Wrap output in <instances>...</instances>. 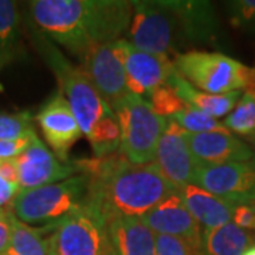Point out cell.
<instances>
[{"instance_id": "6da1fadb", "label": "cell", "mask_w": 255, "mask_h": 255, "mask_svg": "<svg viewBox=\"0 0 255 255\" xmlns=\"http://www.w3.org/2000/svg\"><path fill=\"white\" fill-rule=\"evenodd\" d=\"M88 179L85 203L108 223L117 217H143L164 199L179 193L156 163L133 164L121 152L107 157L74 160Z\"/></svg>"}, {"instance_id": "7a4b0ae2", "label": "cell", "mask_w": 255, "mask_h": 255, "mask_svg": "<svg viewBox=\"0 0 255 255\" xmlns=\"http://www.w3.org/2000/svg\"><path fill=\"white\" fill-rule=\"evenodd\" d=\"M28 10L36 31L81 60L119 40L133 14L127 0H34Z\"/></svg>"}, {"instance_id": "3957f363", "label": "cell", "mask_w": 255, "mask_h": 255, "mask_svg": "<svg viewBox=\"0 0 255 255\" xmlns=\"http://www.w3.org/2000/svg\"><path fill=\"white\" fill-rule=\"evenodd\" d=\"M34 44L54 74L60 88L58 92L68 101L82 133L88 136L94 125L114 111L102 100L82 67L68 61L51 40L34 31Z\"/></svg>"}, {"instance_id": "277c9868", "label": "cell", "mask_w": 255, "mask_h": 255, "mask_svg": "<svg viewBox=\"0 0 255 255\" xmlns=\"http://www.w3.org/2000/svg\"><path fill=\"white\" fill-rule=\"evenodd\" d=\"M88 179L80 174L64 182L18 190L11 203L16 219L24 224L53 226L85 201Z\"/></svg>"}, {"instance_id": "5b68a950", "label": "cell", "mask_w": 255, "mask_h": 255, "mask_svg": "<svg viewBox=\"0 0 255 255\" xmlns=\"http://www.w3.org/2000/svg\"><path fill=\"white\" fill-rule=\"evenodd\" d=\"M121 127L119 152L133 164L153 163L167 119L157 115L149 101L128 94L114 110Z\"/></svg>"}, {"instance_id": "8992f818", "label": "cell", "mask_w": 255, "mask_h": 255, "mask_svg": "<svg viewBox=\"0 0 255 255\" xmlns=\"http://www.w3.org/2000/svg\"><path fill=\"white\" fill-rule=\"evenodd\" d=\"M174 68L194 88L209 94L243 91L250 67L221 53L189 51L176 54Z\"/></svg>"}, {"instance_id": "52a82bcc", "label": "cell", "mask_w": 255, "mask_h": 255, "mask_svg": "<svg viewBox=\"0 0 255 255\" xmlns=\"http://www.w3.org/2000/svg\"><path fill=\"white\" fill-rule=\"evenodd\" d=\"M50 255H114L107 221L88 203H82L54 224Z\"/></svg>"}, {"instance_id": "ba28073f", "label": "cell", "mask_w": 255, "mask_h": 255, "mask_svg": "<svg viewBox=\"0 0 255 255\" xmlns=\"http://www.w3.org/2000/svg\"><path fill=\"white\" fill-rule=\"evenodd\" d=\"M130 44L150 54L173 51L180 21L170 1H132Z\"/></svg>"}, {"instance_id": "9c48e42d", "label": "cell", "mask_w": 255, "mask_h": 255, "mask_svg": "<svg viewBox=\"0 0 255 255\" xmlns=\"http://www.w3.org/2000/svg\"><path fill=\"white\" fill-rule=\"evenodd\" d=\"M114 44L125 67L128 91L130 94L137 97L150 95L159 87L167 84L177 73L167 55L140 51L122 38L117 40Z\"/></svg>"}, {"instance_id": "30bf717a", "label": "cell", "mask_w": 255, "mask_h": 255, "mask_svg": "<svg viewBox=\"0 0 255 255\" xmlns=\"http://www.w3.org/2000/svg\"><path fill=\"white\" fill-rule=\"evenodd\" d=\"M193 184L233 203L255 201V162L197 167Z\"/></svg>"}, {"instance_id": "8fae6325", "label": "cell", "mask_w": 255, "mask_h": 255, "mask_svg": "<svg viewBox=\"0 0 255 255\" xmlns=\"http://www.w3.org/2000/svg\"><path fill=\"white\" fill-rule=\"evenodd\" d=\"M36 121L53 153L63 163H68L70 150L82 135L68 101L60 92L54 94L40 108Z\"/></svg>"}, {"instance_id": "7c38bea8", "label": "cell", "mask_w": 255, "mask_h": 255, "mask_svg": "<svg viewBox=\"0 0 255 255\" xmlns=\"http://www.w3.org/2000/svg\"><path fill=\"white\" fill-rule=\"evenodd\" d=\"M156 166L177 191L193 184L197 164L187 143V132L179 124L167 119V125L156 149Z\"/></svg>"}, {"instance_id": "4fadbf2b", "label": "cell", "mask_w": 255, "mask_h": 255, "mask_svg": "<svg viewBox=\"0 0 255 255\" xmlns=\"http://www.w3.org/2000/svg\"><path fill=\"white\" fill-rule=\"evenodd\" d=\"M18 170L20 190L64 182L77 173L73 163H63L38 136L27 149L14 157Z\"/></svg>"}, {"instance_id": "5bb4252c", "label": "cell", "mask_w": 255, "mask_h": 255, "mask_svg": "<svg viewBox=\"0 0 255 255\" xmlns=\"http://www.w3.org/2000/svg\"><path fill=\"white\" fill-rule=\"evenodd\" d=\"M115 41L97 48L94 53L82 60V70L100 92L102 100L114 111L119 102L127 97V73L115 50Z\"/></svg>"}, {"instance_id": "9a60e30c", "label": "cell", "mask_w": 255, "mask_h": 255, "mask_svg": "<svg viewBox=\"0 0 255 255\" xmlns=\"http://www.w3.org/2000/svg\"><path fill=\"white\" fill-rule=\"evenodd\" d=\"M187 143L197 167L254 159L253 147L231 132L187 133Z\"/></svg>"}, {"instance_id": "2e32d148", "label": "cell", "mask_w": 255, "mask_h": 255, "mask_svg": "<svg viewBox=\"0 0 255 255\" xmlns=\"http://www.w3.org/2000/svg\"><path fill=\"white\" fill-rule=\"evenodd\" d=\"M140 219L153 233L184 238L196 246L204 247L201 226L191 216L179 193L164 199Z\"/></svg>"}, {"instance_id": "e0dca14e", "label": "cell", "mask_w": 255, "mask_h": 255, "mask_svg": "<svg viewBox=\"0 0 255 255\" xmlns=\"http://www.w3.org/2000/svg\"><path fill=\"white\" fill-rule=\"evenodd\" d=\"M114 255H155V233L140 217H117L107 223Z\"/></svg>"}, {"instance_id": "ac0fdd59", "label": "cell", "mask_w": 255, "mask_h": 255, "mask_svg": "<svg viewBox=\"0 0 255 255\" xmlns=\"http://www.w3.org/2000/svg\"><path fill=\"white\" fill-rule=\"evenodd\" d=\"M179 194L191 216L199 221L200 226H204V230L231 223L233 209L237 203L221 199L196 184L183 187L179 190Z\"/></svg>"}, {"instance_id": "d6986e66", "label": "cell", "mask_w": 255, "mask_h": 255, "mask_svg": "<svg viewBox=\"0 0 255 255\" xmlns=\"http://www.w3.org/2000/svg\"><path fill=\"white\" fill-rule=\"evenodd\" d=\"M167 84L173 87L174 91L184 101L186 105L201 111L214 119L228 117L236 108L238 101L241 100V91L228 94H209L200 91L186 81L179 73L174 74Z\"/></svg>"}, {"instance_id": "ffe728a7", "label": "cell", "mask_w": 255, "mask_h": 255, "mask_svg": "<svg viewBox=\"0 0 255 255\" xmlns=\"http://www.w3.org/2000/svg\"><path fill=\"white\" fill-rule=\"evenodd\" d=\"M182 28L197 40H206L214 36L217 30L216 13L209 1H170Z\"/></svg>"}, {"instance_id": "44dd1931", "label": "cell", "mask_w": 255, "mask_h": 255, "mask_svg": "<svg viewBox=\"0 0 255 255\" xmlns=\"http://www.w3.org/2000/svg\"><path fill=\"white\" fill-rule=\"evenodd\" d=\"M206 255H243L255 244V234L240 228L234 223L203 230Z\"/></svg>"}, {"instance_id": "7402d4cb", "label": "cell", "mask_w": 255, "mask_h": 255, "mask_svg": "<svg viewBox=\"0 0 255 255\" xmlns=\"http://www.w3.org/2000/svg\"><path fill=\"white\" fill-rule=\"evenodd\" d=\"M53 226L31 227L14 217L9 251L13 255H50Z\"/></svg>"}, {"instance_id": "603a6c76", "label": "cell", "mask_w": 255, "mask_h": 255, "mask_svg": "<svg viewBox=\"0 0 255 255\" xmlns=\"http://www.w3.org/2000/svg\"><path fill=\"white\" fill-rule=\"evenodd\" d=\"M20 38L17 1L0 0V65L9 63Z\"/></svg>"}, {"instance_id": "cb8c5ba5", "label": "cell", "mask_w": 255, "mask_h": 255, "mask_svg": "<svg viewBox=\"0 0 255 255\" xmlns=\"http://www.w3.org/2000/svg\"><path fill=\"white\" fill-rule=\"evenodd\" d=\"M87 137L95 157H107L117 153L121 149V127L115 112L100 119Z\"/></svg>"}, {"instance_id": "d4e9b609", "label": "cell", "mask_w": 255, "mask_h": 255, "mask_svg": "<svg viewBox=\"0 0 255 255\" xmlns=\"http://www.w3.org/2000/svg\"><path fill=\"white\" fill-rule=\"evenodd\" d=\"M224 127L231 133L255 140V100L244 95L238 101L233 112L224 119Z\"/></svg>"}, {"instance_id": "484cf974", "label": "cell", "mask_w": 255, "mask_h": 255, "mask_svg": "<svg viewBox=\"0 0 255 255\" xmlns=\"http://www.w3.org/2000/svg\"><path fill=\"white\" fill-rule=\"evenodd\" d=\"M176 124L187 132V133H204V132H230L224 124H221L219 119H214L207 114L196 110L193 107H186L182 112L176 114L170 118Z\"/></svg>"}, {"instance_id": "4316f807", "label": "cell", "mask_w": 255, "mask_h": 255, "mask_svg": "<svg viewBox=\"0 0 255 255\" xmlns=\"http://www.w3.org/2000/svg\"><path fill=\"white\" fill-rule=\"evenodd\" d=\"M33 132L36 130L31 124L30 112H0V140H17Z\"/></svg>"}, {"instance_id": "83f0119b", "label": "cell", "mask_w": 255, "mask_h": 255, "mask_svg": "<svg viewBox=\"0 0 255 255\" xmlns=\"http://www.w3.org/2000/svg\"><path fill=\"white\" fill-rule=\"evenodd\" d=\"M149 104L157 115L166 119L182 112L187 107L184 101L177 95V92L174 91L173 87L169 84H164L152 92L149 95Z\"/></svg>"}, {"instance_id": "f1b7e54d", "label": "cell", "mask_w": 255, "mask_h": 255, "mask_svg": "<svg viewBox=\"0 0 255 255\" xmlns=\"http://www.w3.org/2000/svg\"><path fill=\"white\" fill-rule=\"evenodd\" d=\"M155 255H206L204 247L173 236L156 234Z\"/></svg>"}, {"instance_id": "f546056e", "label": "cell", "mask_w": 255, "mask_h": 255, "mask_svg": "<svg viewBox=\"0 0 255 255\" xmlns=\"http://www.w3.org/2000/svg\"><path fill=\"white\" fill-rule=\"evenodd\" d=\"M230 21L234 27H244L255 21V0L228 1Z\"/></svg>"}, {"instance_id": "4dcf8cb0", "label": "cell", "mask_w": 255, "mask_h": 255, "mask_svg": "<svg viewBox=\"0 0 255 255\" xmlns=\"http://www.w3.org/2000/svg\"><path fill=\"white\" fill-rule=\"evenodd\" d=\"M233 223L246 231H255V201L237 203L233 209Z\"/></svg>"}, {"instance_id": "1f68e13d", "label": "cell", "mask_w": 255, "mask_h": 255, "mask_svg": "<svg viewBox=\"0 0 255 255\" xmlns=\"http://www.w3.org/2000/svg\"><path fill=\"white\" fill-rule=\"evenodd\" d=\"M34 136H37L36 132H33L31 135L26 137L17 139V140H0V160L17 157L30 146Z\"/></svg>"}, {"instance_id": "d6a6232c", "label": "cell", "mask_w": 255, "mask_h": 255, "mask_svg": "<svg viewBox=\"0 0 255 255\" xmlns=\"http://www.w3.org/2000/svg\"><path fill=\"white\" fill-rule=\"evenodd\" d=\"M14 217L16 216H14L11 207L0 209V254L6 253L9 250Z\"/></svg>"}, {"instance_id": "836d02e7", "label": "cell", "mask_w": 255, "mask_h": 255, "mask_svg": "<svg viewBox=\"0 0 255 255\" xmlns=\"http://www.w3.org/2000/svg\"><path fill=\"white\" fill-rule=\"evenodd\" d=\"M0 176L6 182L10 183L11 186L20 189V186H18L17 164H16L14 159H3V160H0Z\"/></svg>"}, {"instance_id": "e575fe53", "label": "cell", "mask_w": 255, "mask_h": 255, "mask_svg": "<svg viewBox=\"0 0 255 255\" xmlns=\"http://www.w3.org/2000/svg\"><path fill=\"white\" fill-rule=\"evenodd\" d=\"M20 189L11 186L10 183H7L1 176H0V209H4L10 201L13 203L16 194L18 193Z\"/></svg>"}, {"instance_id": "d590c367", "label": "cell", "mask_w": 255, "mask_h": 255, "mask_svg": "<svg viewBox=\"0 0 255 255\" xmlns=\"http://www.w3.org/2000/svg\"><path fill=\"white\" fill-rule=\"evenodd\" d=\"M243 255H255V244L253 247H250Z\"/></svg>"}, {"instance_id": "8d00e7d4", "label": "cell", "mask_w": 255, "mask_h": 255, "mask_svg": "<svg viewBox=\"0 0 255 255\" xmlns=\"http://www.w3.org/2000/svg\"><path fill=\"white\" fill-rule=\"evenodd\" d=\"M253 150H254V162H255V140L253 142Z\"/></svg>"}, {"instance_id": "74e56055", "label": "cell", "mask_w": 255, "mask_h": 255, "mask_svg": "<svg viewBox=\"0 0 255 255\" xmlns=\"http://www.w3.org/2000/svg\"><path fill=\"white\" fill-rule=\"evenodd\" d=\"M0 255H13V254H11V253H10L9 250H7V251H6V253H3V254H0Z\"/></svg>"}, {"instance_id": "f35d334b", "label": "cell", "mask_w": 255, "mask_h": 255, "mask_svg": "<svg viewBox=\"0 0 255 255\" xmlns=\"http://www.w3.org/2000/svg\"><path fill=\"white\" fill-rule=\"evenodd\" d=\"M254 28H255V26H254Z\"/></svg>"}]
</instances>
